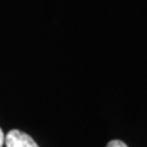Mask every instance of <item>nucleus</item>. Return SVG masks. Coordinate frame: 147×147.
Returning a JSON list of instances; mask_svg holds the SVG:
<instances>
[{
	"label": "nucleus",
	"instance_id": "1",
	"mask_svg": "<svg viewBox=\"0 0 147 147\" xmlns=\"http://www.w3.org/2000/svg\"><path fill=\"white\" fill-rule=\"evenodd\" d=\"M4 144L6 145V147H39L30 135L17 129H13L7 132Z\"/></svg>",
	"mask_w": 147,
	"mask_h": 147
},
{
	"label": "nucleus",
	"instance_id": "2",
	"mask_svg": "<svg viewBox=\"0 0 147 147\" xmlns=\"http://www.w3.org/2000/svg\"><path fill=\"white\" fill-rule=\"evenodd\" d=\"M107 147H127V145L120 140H112L108 142Z\"/></svg>",
	"mask_w": 147,
	"mask_h": 147
},
{
	"label": "nucleus",
	"instance_id": "3",
	"mask_svg": "<svg viewBox=\"0 0 147 147\" xmlns=\"http://www.w3.org/2000/svg\"><path fill=\"white\" fill-rule=\"evenodd\" d=\"M4 140H5V135H4V132L1 130V127H0V147H3L4 145Z\"/></svg>",
	"mask_w": 147,
	"mask_h": 147
}]
</instances>
